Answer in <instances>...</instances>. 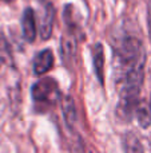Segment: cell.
<instances>
[{
	"instance_id": "6da1fadb",
	"label": "cell",
	"mask_w": 151,
	"mask_h": 153,
	"mask_svg": "<svg viewBox=\"0 0 151 153\" xmlns=\"http://www.w3.org/2000/svg\"><path fill=\"white\" fill-rule=\"evenodd\" d=\"M117 62V85L119 118L131 120L139 102L142 85L144 79L146 51L143 43L135 36H125L115 47Z\"/></svg>"
},
{
	"instance_id": "7a4b0ae2",
	"label": "cell",
	"mask_w": 151,
	"mask_h": 153,
	"mask_svg": "<svg viewBox=\"0 0 151 153\" xmlns=\"http://www.w3.org/2000/svg\"><path fill=\"white\" fill-rule=\"evenodd\" d=\"M31 95L35 102L39 103H54L59 100V85L51 76H44L32 85Z\"/></svg>"
},
{
	"instance_id": "3957f363",
	"label": "cell",
	"mask_w": 151,
	"mask_h": 153,
	"mask_svg": "<svg viewBox=\"0 0 151 153\" xmlns=\"http://www.w3.org/2000/svg\"><path fill=\"white\" fill-rule=\"evenodd\" d=\"M43 15L40 18V36L43 40H47L52 35V28H54V20H55V8L51 3H47L45 7L43 8Z\"/></svg>"
},
{
	"instance_id": "277c9868",
	"label": "cell",
	"mask_w": 151,
	"mask_h": 153,
	"mask_svg": "<svg viewBox=\"0 0 151 153\" xmlns=\"http://www.w3.org/2000/svg\"><path fill=\"white\" fill-rule=\"evenodd\" d=\"M54 67V54L50 48L42 50L34 58V73L36 75H43Z\"/></svg>"
},
{
	"instance_id": "5b68a950",
	"label": "cell",
	"mask_w": 151,
	"mask_h": 153,
	"mask_svg": "<svg viewBox=\"0 0 151 153\" xmlns=\"http://www.w3.org/2000/svg\"><path fill=\"white\" fill-rule=\"evenodd\" d=\"M21 30H23V38L28 43H32L36 38V22H35V13L31 7H27L21 16Z\"/></svg>"
},
{
	"instance_id": "8992f818",
	"label": "cell",
	"mask_w": 151,
	"mask_h": 153,
	"mask_svg": "<svg viewBox=\"0 0 151 153\" xmlns=\"http://www.w3.org/2000/svg\"><path fill=\"white\" fill-rule=\"evenodd\" d=\"M62 113H63V118L66 125L70 129H74L78 121V113H76V106H75V101L70 95H64L62 98Z\"/></svg>"
},
{
	"instance_id": "52a82bcc",
	"label": "cell",
	"mask_w": 151,
	"mask_h": 153,
	"mask_svg": "<svg viewBox=\"0 0 151 153\" xmlns=\"http://www.w3.org/2000/svg\"><path fill=\"white\" fill-rule=\"evenodd\" d=\"M92 65L95 75L100 85L104 83V48L102 43H95L92 47Z\"/></svg>"
},
{
	"instance_id": "ba28073f",
	"label": "cell",
	"mask_w": 151,
	"mask_h": 153,
	"mask_svg": "<svg viewBox=\"0 0 151 153\" xmlns=\"http://www.w3.org/2000/svg\"><path fill=\"white\" fill-rule=\"evenodd\" d=\"M134 116L138 120V124L141 125V128L147 129L151 125V108L150 103H146L143 101L139 100L138 105H136L135 110H134Z\"/></svg>"
},
{
	"instance_id": "9c48e42d",
	"label": "cell",
	"mask_w": 151,
	"mask_h": 153,
	"mask_svg": "<svg viewBox=\"0 0 151 153\" xmlns=\"http://www.w3.org/2000/svg\"><path fill=\"white\" fill-rule=\"evenodd\" d=\"M123 149L125 153H144L142 141L134 132H127L123 137Z\"/></svg>"
},
{
	"instance_id": "30bf717a",
	"label": "cell",
	"mask_w": 151,
	"mask_h": 153,
	"mask_svg": "<svg viewBox=\"0 0 151 153\" xmlns=\"http://www.w3.org/2000/svg\"><path fill=\"white\" fill-rule=\"evenodd\" d=\"M0 62L8 66L13 65V56H12V50L11 46L8 43L5 35L3 34V31L0 30Z\"/></svg>"
},
{
	"instance_id": "8fae6325",
	"label": "cell",
	"mask_w": 151,
	"mask_h": 153,
	"mask_svg": "<svg viewBox=\"0 0 151 153\" xmlns=\"http://www.w3.org/2000/svg\"><path fill=\"white\" fill-rule=\"evenodd\" d=\"M147 27H149V36L151 40V0L149 1V7H147Z\"/></svg>"
},
{
	"instance_id": "7c38bea8",
	"label": "cell",
	"mask_w": 151,
	"mask_h": 153,
	"mask_svg": "<svg viewBox=\"0 0 151 153\" xmlns=\"http://www.w3.org/2000/svg\"><path fill=\"white\" fill-rule=\"evenodd\" d=\"M72 153H86L84 148H83V145H82V143H80V141L75 143L74 149H72Z\"/></svg>"
},
{
	"instance_id": "4fadbf2b",
	"label": "cell",
	"mask_w": 151,
	"mask_h": 153,
	"mask_svg": "<svg viewBox=\"0 0 151 153\" xmlns=\"http://www.w3.org/2000/svg\"><path fill=\"white\" fill-rule=\"evenodd\" d=\"M3 1H5V3H11V1H15V0H3Z\"/></svg>"
},
{
	"instance_id": "5bb4252c",
	"label": "cell",
	"mask_w": 151,
	"mask_h": 153,
	"mask_svg": "<svg viewBox=\"0 0 151 153\" xmlns=\"http://www.w3.org/2000/svg\"><path fill=\"white\" fill-rule=\"evenodd\" d=\"M150 108H151V101H150Z\"/></svg>"
}]
</instances>
